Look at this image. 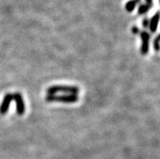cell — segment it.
<instances>
[{
	"label": "cell",
	"instance_id": "obj_1",
	"mask_svg": "<svg viewBox=\"0 0 160 159\" xmlns=\"http://www.w3.org/2000/svg\"><path fill=\"white\" fill-rule=\"evenodd\" d=\"M80 92V89L77 86H65V85H54L49 87L47 89V93L48 95L55 94L57 93H65L69 94H75Z\"/></svg>",
	"mask_w": 160,
	"mask_h": 159
},
{
	"label": "cell",
	"instance_id": "obj_2",
	"mask_svg": "<svg viewBox=\"0 0 160 159\" xmlns=\"http://www.w3.org/2000/svg\"><path fill=\"white\" fill-rule=\"evenodd\" d=\"M46 101L51 102H59L64 103H73L78 101V96L75 94H68L63 96H57L55 94L47 95L46 97Z\"/></svg>",
	"mask_w": 160,
	"mask_h": 159
},
{
	"label": "cell",
	"instance_id": "obj_3",
	"mask_svg": "<svg viewBox=\"0 0 160 159\" xmlns=\"http://www.w3.org/2000/svg\"><path fill=\"white\" fill-rule=\"evenodd\" d=\"M141 39H142V47H141V53L142 55H146L149 51L150 47V40L151 35L147 31L143 30L140 32Z\"/></svg>",
	"mask_w": 160,
	"mask_h": 159
},
{
	"label": "cell",
	"instance_id": "obj_4",
	"mask_svg": "<svg viewBox=\"0 0 160 159\" xmlns=\"http://www.w3.org/2000/svg\"><path fill=\"white\" fill-rule=\"evenodd\" d=\"M13 96V100L16 103V112L18 115H24V111H25V107H24V102L23 100L22 95L20 93H15L12 94Z\"/></svg>",
	"mask_w": 160,
	"mask_h": 159
},
{
	"label": "cell",
	"instance_id": "obj_5",
	"mask_svg": "<svg viewBox=\"0 0 160 159\" xmlns=\"http://www.w3.org/2000/svg\"><path fill=\"white\" fill-rule=\"evenodd\" d=\"M12 100H13V96H12V93H8V94L5 95V97H3V100L2 102V104L0 106V114L1 115H5L8 112Z\"/></svg>",
	"mask_w": 160,
	"mask_h": 159
},
{
	"label": "cell",
	"instance_id": "obj_6",
	"mask_svg": "<svg viewBox=\"0 0 160 159\" xmlns=\"http://www.w3.org/2000/svg\"><path fill=\"white\" fill-rule=\"evenodd\" d=\"M160 20V12H157L154 16H152V18L150 19V24H149V28H150V31L152 33L157 31V28H158V23Z\"/></svg>",
	"mask_w": 160,
	"mask_h": 159
},
{
	"label": "cell",
	"instance_id": "obj_7",
	"mask_svg": "<svg viewBox=\"0 0 160 159\" xmlns=\"http://www.w3.org/2000/svg\"><path fill=\"white\" fill-rule=\"evenodd\" d=\"M136 5L137 3L135 2L134 0H129V1L125 4L126 11L128 12H132V11L135 9V7H136Z\"/></svg>",
	"mask_w": 160,
	"mask_h": 159
},
{
	"label": "cell",
	"instance_id": "obj_8",
	"mask_svg": "<svg viewBox=\"0 0 160 159\" xmlns=\"http://www.w3.org/2000/svg\"><path fill=\"white\" fill-rule=\"evenodd\" d=\"M150 9V7L148 5H146V3L145 4H141L139 7H138V12L139 15H144L146 14V12H148L149 10Z\"/></svg>",
	"mask_w": 160,
	"mask_h": 159
},
{
	"label": "cell",
	"instance_id": "obj_9",
	"mask_svg": "<svg viewBox=\"0 0 160 159\" xmlns=\"http://www.w3.org/2000/svg\"><path fill=\"white\" fill-rule=\"evenodd\" d=\"M153 45H154V51H157V52H158V51H160V41L158 40V38L157 37H155V38H154V43H153Z\"/></svg>",
	"mask_w": 160,
	"mask_h": 159
},
{
	"label": "cell",
	"instance_id": "obj_10",
	"mask_svg": "<svg viewBox=\"0 0 160 159\" xmlns=\"http://www.w3.org/2000/svg\"><path fill=\"white\" fill-rule=\"evenodd\" d=\"M149 24H150V20H149L147 17L143 19V20H142V27H143V28H148Z\"/></svg>",
	"mask_w": 160,
	"mask_h": 159
},
{
	"label": "cell",
	"instance_id": "obj_11",
	"mask_svg": "<svg viewBox=\"0 0 160 159\" xmlns=\"http://www.w3.org/2000/svg\"><path fill=\"white\" fill-rule=\"evenodd\" d=\"M132 32L134 34H138V33L140 32V30H139V28H137V27H133V28H132Z\"/></svg>",
	"mask_w": 160,
	"mask_h": 159
},
{
	"label": "cell",
	"instance_id": "obj_12",
	"mask_svg": "<svg viewBox=\"0 0 160 159\" xmlns=\"http://www.w3.org/2000/svg\"><path fill=\"white\" fill-rule=\"evenodd\" d=\"M146 5H148L150 8L153 7V0H146Z\"/></svg>",
	"mask_w": 160,
	"mask_h": 159
},
{
	"label": "cell",
	"instance_id": "obj_13",
	"mask_svg": "<svg viewBox=\"0 0 160 159\" xmlns=\"http://www.w3.org/2000/svg\"><path fill=\"white\" fill-rule=\"evenodd\" d=\"M134 1H135V2H136L137 4L140 3V2H141V0H134Z\"/></svg>",
	"mask_w": 160,
	"mask_h": 159
},
{
	"label": "cell",
	"instance_id": "obj_14",
	"mask_svg": "<svg viewBox=\"0 0 160 159\" xmlns=\"http://www.w3.org/2000/svg\"><path fill=\"white\" fill-rule=\"evenodd\" d=\"M157 37H158V40H159L160 41V33H159V34H158V35H157Z\"/></svg>",
	"mask_w": 160,
	"mask_h": 159
},
{
	"label": "cell",
	"instance_id": "obj_15",
	"mask_svg": "<svg viewBox=\"0 0 160 159\" xmlns=\"http://www.w3.org/2000/svg\"><path fill=\"white\" fill-rule=\"evenodd\" d=\"M159 2H160V0H159Z\"/></svg>",
	"mask_w": 160,
	"mask_h": 159
}]
</instances>
